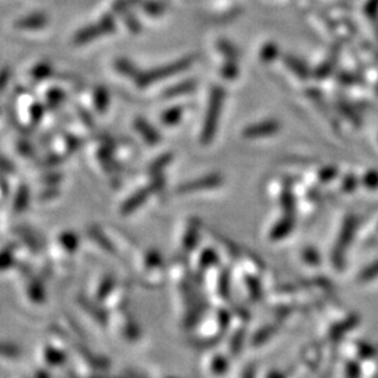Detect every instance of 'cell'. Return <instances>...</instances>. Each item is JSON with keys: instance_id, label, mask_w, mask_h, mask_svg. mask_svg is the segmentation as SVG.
Wrapping results in <instances>:
<instances>
[{"instance_id": "1", "label": "cell", "mask_w": 378, "mask_h": 378, "mask_svg": "<svg viewBox=\"0 0 378 378\" xmlns=\"http://www.w3.org/2000/svg\"><path fill=\"white\" fill-rule=\"evenodd\" d=\"M221 107H223V92L221 90H215L209 106H208V112L203 118L202 123V130H201V143L202 145H209L213 140L217 126H219V119L221 115Z\"/></svg>"}, {"instance_id": "2", "label": "cell", "mask_w": 378, "mask_h": 378, "mask_svg": "<svg viewBox=\"0 0 378 378\" xmlns=\"http://www.w3.org/2000/svg\"><path fill=\"white\" fill-rule=\"evenodd\" d=\"M163 185H164V179H163L161 174L155 175V181H152L148 186L140 188L139 191L133 192L126 201H123V203L119 208L121 215L122 216H130V215H133L137 209H140L141 206H143L149 201V198L155 192H159L160 189L163 188Z\"/></svg>"}, {"instance_id": "3", "label": "cell", "mask_w": 378, "mask_h": 378, "mask_svg": "<svg viewBox=\"0 0 378 378\" xmlns=\"http://www.w3.org/2000/svg\"><path fill=\"white\" fill-rule=\"evenodd\" d=\"M356 226H357V219L353 215H349L344 220V224H342L341 231H339L338 241H337V244L334 247V251H332V261H334V265L337 266V269H342V266L345 263L346 251H348L349 246L353 241L355 232H356Z\"/></svg>"}, {"instance_id": "4", "label": "cell", "mask_w": 378, "mask_h": 378, "mask_svg": "<svg viewBox=\"0 0 378 378\" xmlns=\"http://www.w3.org/2000/svg\"><path fill=\"white\" fill-rule=\"evenodd\" d=\"M223 183V178L219 174L206 175L194 181H188L185 183H181L175 192L179 195H189V194H198L203 191H210V189H216Z\"/></svg>"}, {"instance_id": "5", "label": "cell", "mask_w": 378, "mask_h": 378, "mask_svg": "<svg viewBox=\"0 0 378 378\" xmlns=\"http://www.w3.org/2000/svg\"><path fill=\"white\" fill-rule=\"evenodd\" d=\"M280 130V123L275 119H269V121H262L258 123H252L248 125L244 130H243V137L246 139H261V137H268V136H273Z\"/></svg>"}, {"instance_id": "6", "label": "cell", "mask_w": 378, "mask_h": 378, "mask_svg": "<svg viewBox=\"0 0 378 378\" xmlns=\"http://www.w3.org/2000/svg\"><path fill=\"white\" fill-rule=\"evenodd\" d=\"M199 235H201V223L197 219L189 220L181 237V248L183 250L185 254L192 252L199 241Z\"/></svg>"}, {"instance_id": "7", "label": "cell", "mask_w": 378, "mask_h": 378, "mask_svg": "<svg viewBox=\"0 0 378 378\" xmlns=\"http://www.w3.org/2000/svg\"><path fill=\"white\" fill-rule=\"evenodd\" d=\"M118 330L123 339L129 342H135L140 338V328L135 322V319L128 314H119L118 317Z\"/></svg>"}, {"instance_id": "8", "label": "cell", "mask_w": 378, "mask_h": 378, "mask_svg": "<svg viewBox=\"0 0 378 378\" xmlns=\"http://www.w3.org/2000/svg\"><path fill=\"white\" fill-rule=\"evenodd\" d=\"M133 126L137 130V133L148 141V145L155 146L161 140L160 133L143 118H136L133 122Z\"/></svg>"}, {"instance_id": "9", "label": "cell", "mask_w": 378, "mask_h": 378, "mask_svg": "<svg viewBox=\"0 0 378 378\" xmlns=\"http://www.w3.org/2000/svg\"><path fill=\"white\" fill-rule=\"evenodd\" d=\"M42 359L45 361V364H48L51 367H61L66 363V353L63 352V349L58 345V346H54V345H46L43 349H42Z\"/></svg>"}, {"instance_id": "10", "label": "cell", "mask_w": 378, "mask_h": 378, "mask_svg": "<svg viewBox=\"0 0 378 378\" xmlns=\"http://www.w3.org/2000/svg\"><path fill=\"white\" fill-rule=\"evenodd\" d=\"M295 227V221H293V215L290 213H286V216L283 217L281 220H279L273 228L270 230V239L273 240H281L288 237V235L290 234L292 228Z\"/></svg>"}, {"instance_id": "11", "label": "cell", "mask_w": 378, "mask_h": 378, "mask_svg": "<svg viewBox=\"0 0 378 378\" xmlns=\"http://www.w3.org/2000/svg\"><path fill=\"white\" fill-rule=\"evenodd\" d=\"M79 235L74 234L73 231H63L58 235L57 239V246L65 252V254H74L79 248Z\"/></svg>"}, {"instance_id": "12", "label": "cell", "mask_w": 378, "mask_h": 378, "mask_svg": "<svg viewBox=\"0 0 378 378\" xmlns=\"http://www.w3.org/2000/svg\"><path fill=\"white\" fill-rule=\"evenodd\" d=\"M357 321H359L357 317L350 315L345 321H341L339 324L334 325L332 328H330V330H329V338L332 339V341H338L339 338H342L348 332V330L353 329L357 325Z\"/></svg>"}, {"instance_id": "13", "label": "cell", "mask_w": 378, "mask_h": 378, "mask_svg": "<svg viewBox=\"0 0 378 378\" xmlns=\"http://www.w3.org/2000/svg\"><path fill=\"white\" fill-rule=\"evenodd\" d=\"M27 296H28L30 301H32L35 304H41L45 301V289L38 279H32L28 281Z\"/></svg>"}, {"instance_id": "14", "label": "cell", "mask_w": 378, "mask_h": 378, "mask_svg": "<svg viewBox=\"0 0 378 378\" xmlns=\"http://www.w3.org/2000/svg\"><path fill=\"white\" fill-rule=\"evenodd\" d=\"M30 202V191H28V186L27 185H20L17 192L14 195V199H13V209L14 212L17 213H21L24 212V209L27 208Z\"/></svg>"}, {"instance_id": "15", "label": "cell", "mask_w": 378, "mask_h": 378, "mask_svg": "<svg viewBox=\"0 0 378 378\" xmlns=\"http://www.w3.org/2000/svg\"><path fill=\"white\" fill-rule=\"evenodd\" d=\"M117 286V281L112 276H106L101 281H100V285L97 288V293H96V299L99 301H104L110 295L111 292L114 290V288Z\"/></svg>"}, {"instance_id": "16", "label": "cell", "mask_w": 378, "mask_h": 378, "mask_svg": "<svg viewBox=\"0 0 378 378\" xmlns=\"http://www.w3.org/2000/svg\"><path fill=\"white\" fill-rule=\"evenodd\" d=\"M16 248L14 247H6L0 250V272L10 269L13 265H16Z\"/></svg>"}, {"instance_id": "17", "label": "cell", "mask_w": 378, "mask_h": 378, "mask_svg": "<svg viewBox=\"0 0 378 378\" xmlns=\"http://www.w3.org/2000/svg\"><path fill=\"white\" fill-rule=\"evenodd\" d=\"M79 303H80V306H83L86 310H88L87 312H88L94 319L99 321V324H106L107 317H106L104 311H101V308H100L99 306L92 304V303L88 301V299H86V297H80V299H79Z\"/></svg>"}, {"instance_id": "18", "label": "cell", "mask_w": 378, "mask_h": 378, "mask_svg": "<svg viewBox=\"0 0 378 378\" xmlns=\"http://www.w3.org/2000/svg\"><path fill=\"white\" fill-rule=\"evenodd\" d=\"M183 117V108L181 107H175V108H170L168 111H166L163 115H161V123L164 126H175L181 122Z\"/></svg>"}, {"instance_id": "19", "label": "cell", "mask_w": 378, "mask_h": 378, "mask_svg": "<svg viewBox=\"0 0 378 378\" xmlns=\"http://www.w3.org/2000/svg\"><path fill=\"white\" fill-rule=\"evenodd\" d=\"M94 108H96L97 112L100 114H104L107 111V107L110 104V96H108V92L103 88H99L96 91V94H94Z\"/></svg>"}, {"instance_id": "20", "label": "cell", "mask_w": 378, "mask_h": 378, "mask_svg": "<svg viewBox=\"0 0 378 378\" xmlns=\"http://www.w3.org/2000/svg\"><path fill=\"white\" fill-rule=\"evenodd\" d=\"M172 161V155L171 153H166L160 157H157L152 164H150V172L153 175H159L161 174V171Z\"/></svg>"}, {"instance_id": "21", "label": "cell", "mask_w": 378, "mask_h": 378, "mask_svg": "<svg viewBox=\"0 0 378 378\" xmlns=\"http://www.w3.org/2000/svg\"><path fill=\"white\" fill-rule=\"evenodd\" d=\"M20 356H21V349L20 348H17L16 345L0 342V357L14 360V359H19Z\"/></svg>"}, {"instance_id": "22", "label": "cell", "mask_w": 378, "mask_h": 378, "mask_svg": "<svg viewBox=\"0 0 378 378\" xmlns=\"http://www.w3.org/2000/svg\"><path fill=\"white\" fill-rule=\"evenodd\" d=\"M378 277V261L370 263L367 268H364L360 275H359V280L366 283V281H371L374 279Z\"/></svg>"}, {"instance_id": "23", "label": "cell", "mask_w": 378, "mask_h": 378, "mask_svg": "<svg viewBox=\"0 0 378 378\" xmlns=\"http://www.w3.org/2000/svg\"><path fill=\"white\" fill-rule=\"evenodd\" d=\"M228 368V360L221 355H215L210 361V370L216 374H221Z\"/></svg>"}, {"instance_id": "24", "label": "cell", "mask_w": 378, "mask_h": 378, "mask_svg": "<svg viewBox=\"0 0 378 378\" xmlns=\"http://www.w3.org/2000/svg\"><path fill=\"white\" fill-rule=\"evenodd\" d=\"M217 259V257L215 255V252L212 250H205L201 255H199V259H198V265L201 269H205V268H212L213 262Z\"/></svg>"}, {"instance_id": "25", "label": "cell", "mask_w": 378, "mask_h": 378, "mask_svg": "<svg viewBox=\"0 0 378 378\" xmlns=\"http://www.w3.org/2000/svg\"><path fill=\"white\" fill-rule=\"evenodd\" d=\"M361 182L367 189H377L378 188V172L374 170H370L361 178Z\"/></svg>"}, {"instance_id": "26", "label": "cell", "mask_w": 378, "mask_h": 378, "mask_svg": "<svg viewBox=\"0 0 378 378\" xmlns=\"http://www.w3.org/2000/svg\"><path fill=\"white\" fill-rule=\"evenodd\" d=\"M357 186V179L355 175H348L342 182V189L345 192H353Z\"/></svg>"}, {"instance_id": "27", "label": "cell", "mask_w": 378, "mask_h": 378, "mask_svg": "<svg viewBox=\"0 0 378 378\" xmlns=\"http://www.w3.org/2000/svg\"><path fill=\"white\" fill-rule=\"evenodd\" d=\"M0 172L3 174H12L14 172V166L5 157L0 156Z\"/></svg>"}]
</instances>
